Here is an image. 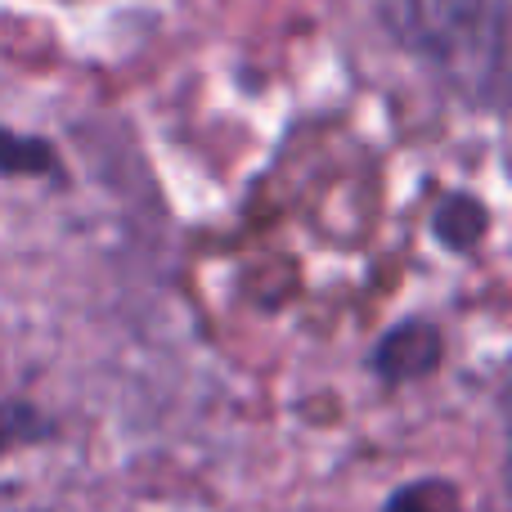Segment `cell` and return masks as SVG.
<instances>
[{"label": "cell", "instance_id": "cell-1", "mask_svg": "<svg viewBox=\"0 0 512 512\" xmlns=\"http://www.w3.org/2000/svg\"><path fill=\"white\" fill-rule=\"evenodd\" d=\"M405 23L400 36L418 45L427 59L445 63H481V41L499 50V0H400Z\"/></svg>", "mask_w": 512, "mask_h": 512}, {"label": "cell", "instance_id": "cell-2", "mask_svg": "<svg viewBox=\"0 0 512 512\" xmlns=\"http://www.w3.org/2000/svg\"><path fill=\"white\" fill-rule=\"evenodd\" d=\"M436 355H441V342H436L432 328L409 324V328H400V333H391L387 342H382L378 369L387 373V378H414V373L432 369Z\"/></svg>", "mask_w": 512, "mask_h": 512}, {"label": "cell", "instance_id": "cell-3", "mask_svg": "<svg viewBox=\"0 0 512 512\" xmlns=\"http://www.w3.org/2000/svg\"><path fill=\"white\" fill-rule=\"evenodd\" d=\"M382 512H459V490L450 481H418L400 490Z\"/></svg>", "mask_w": 512, "mask_h": 512}]
</instances>
